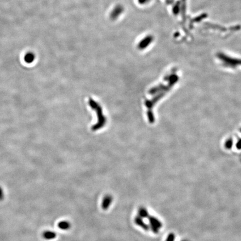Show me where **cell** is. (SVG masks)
Returning <instances> with one entry per match:
<instances>
[{
	"mask_svg": "<svg viewBox=\"0 0 241 241\" xmlns=\"http://www.w3.org/2000/svg\"><path fill=\"white\" fill-rule=\"evenodd\" d=\"M113 200H114L113 196L111 195L110 194L106 195L102 200L101 204V207L102 209L104 210H108V208L110 207V205L112 203Z\"/></svg>",
	"mask_w": 241,
	"mask_h": 241,
	"instance_id": "5",
	"label": "cell"
},
{
	"mask_svg": "<svg viewBox=\"0 0 241 241\" xmlns=\"http://www.w3.org/2000/svg\"><path fill=\"white\" fill-rule=\"evenodd\" d=\"M180 6H181V3L180 2H177L175 5H174L173 8H172V11L174 15H177L178 14H179V11H180Z\"/></svg>",
	"mask_w": 241,
	"mask_h": 241,
	"instance_id": "9",
	"label": "cell"
},
{
	"mask_svg": "<svg viewBox=\"0 0 241 241\" xmlns=\"http://www.w3.org/2000/svg\"><path fill=\"white\" fill-rule=\"evenodd\" d=\"M89 104L93 110H94L96 111L97 114L98 115V123H97L94 126H93V127H92V130L94 131H96V130H97L100 128L104 127V124H106V120L105 117L104 116L102 108L96 102H95L94 100H93L92 99H90Z\"/></svg>",
	"mask_w": 241,
	"mask_h": 241,
	"instance_id": "1",
	"label": "cell"
},
{
	"mask_svg": "<svg viewBox=\"0 0 241 241\" xmlns=\"http://www.w3.org/2000/svg\"><path fill=\"white\" fill-rule=\"evenodd\" d=\"M217 57L224 66L229 68H235L238 66H241V59H240L232 58L228 55H226L223 53H218Z\"/></svg>",
	"mask_w": 241,
	"mask_h": 241,
	"instance_id": "2",
	"label": "cell"
},
{
	"mask_svg": "<svg viewBox=\"0 0 241 241\" xmlns=\"http://www.w3.org/2000/svg\"><path fill=\"white\" fill-rule=\"evenodd\" d=\"M236 146H237V148L238 149H241V140H240L238 142V143L236 145Z\"/></svg>",
	"mask_w": 241,
	"mask_h": 241,
	"instance_id": "14",
	"label": "cell"
},
{
	"mask_svg": "<svg viewBox=\"0 0 241 241\" xmlns=\"http://www.w3.org/2000/svg\"><path fill=\"white\" fill-rule=\"evenodd\" d=\"M58 227L59 229L66 231L68 230L71 227V224L70 223L67 221V220H62L59 222L58 224Z\"/></svg>",
	"mask_w": 241,
	"mask_h": 241,
	"instance_id": "7",
	"label": "cell"
},
{
	"mask_svg": "<svg viewBox=\"0 0 241 241\" xmlns=\"http://www.w3.org/2000/svg\"><path fill=\"white\" fill-rule=\"evenodd\" d=\"M154 41V36L151 35H148L143 38L141 41L138 43L137 49L140 50H145Z\"/></svg>",
	"mask_w": 241,
	"mask_h": 241,
	"instance_id": "3",
	"label": "cell"
},
{
	"mask_svg": "<svg viewBox=\"0 0 241 241\" xmlns=\"http://www.w3.org/2000/svg\"><path fill=\"white\" fill-rule=\"evenodd\" d=\"M134 222L135 223L137 224L138 226L141 227L145 229H147V226L145 224V223L144 222V221L142 219L141 217H136L134 219Z\"/></svg>",
	"mask_w": 241,
	"mask_h": 241,
	"instance_id": "8",
	"label": "cell"
},
{
	"mask_svg": "<svg viewBox=\"0 0 241 241\" xmlns=\"http://www.w3.org/2000/svg\"></svg>",
	"mask_w": 241,
	"mask_h": 241,
	"instance_id": "16",
	"label": "cell"
},
{
	"mask_svg": "<svg viewBox=\"0 0 241 241\" xmlns=\"http://www.w3.org/2000/svg\"><path fill=\"white\" fill-rule=\"evenodd\" d=\"M166 1H167L168 2H170H170H171V0H166Z\"/></svg>",
	"mask_w": 241,
	"mask_h": 241,
	"instance_id": "15",
	"label": "cell"
},
{
	"mask_svg": "<svg viewBox=\"0 0 241 241\" xmlns=\"http://www.w3.org/2000/svg\"><path fill=\"white\" fill-rule=\"evenodd\" d=\"M42 237L46 240H52L56 237V233L52 231H46L42 233Z\"/></svg>",
	"mask_w": 241,
	"mask_h": 241,
	"instance_id": "6",
	"label": "cell"
},
{
	"mask_svg": "<svg viewBox=\"0 0 241 241\" xmlns=\"http://www.w3.org/2000/svg\"><path fill=\"white\" fill-rule=\"evenodd\" d=\"M4 193L2 189L0 187V200H2L4 198Z\"/></svg>",
	"mask_w": 241,
	"mask_h": 241,
	"instance_id": "12",
	"label": "cell"
},
{
	"mask_svg": "<svg viewBox=\"0 0 241 241\" xmlns=\"http://www.w3.org/2000/svg\"><path fill=\"white\" fill-rule=\"evenodd\" d=\"M138 214L141 217H145L148 215V212L144 208H141L138 210Z\"/></svg>",
	"mask_w": 241,
	"mask_h": 241,
	"instance_id": "10",
	"label": "cell"
},
{
	"mask_svg": "<svg viewBox=\"0 0 241 241\" xmlns=\"http://www.w3.org/2000/svg\"><path fill=\"white\" fill-rule=\"evenodd\" d=\"M148 0H138V2L141 5H144V4H146L148 2Z\"/></svg>",
	"mask_w": 241,
	"mask_h": 241,
	"instance_id": "13",
	"label": "cell"
},
{
	"mask_svg": "<svg viewBox=\"0 0 241 241\" xmlns=\"http://www.w3.org/2000/svg\"><path fill=\"white\" fill-rule=\"evenodd\" d=\"M232 145H233V140H232V139L230 138H229L228 140H227L226 142V143H225V147H226V148H228V149H230L232 148Z\"/></svg>",
	"mask_w": 241,
	"mask_h": 241,
	"instance_id": "11",
	"label": "cell"
},
{
	"mask_svg": "<svg viewBox=\"0 0 241 241\" xmlns=\"http://www.w3.org/2000/svg\"><path fill=\"white\" fill-rule=\"evenodd\" d=\"M124 11V7L120 5H116L113 8L110 14V17L112 20H116L120 16Z\"/></svg>",
	"mask_w": 241,
	"mask_h": 241,
	"instance_id": "4",
	"label": "cell"
}]
</instances>
